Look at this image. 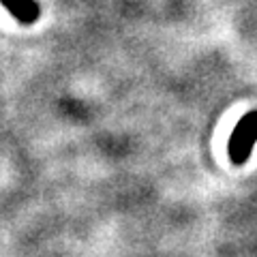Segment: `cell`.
I'll return each mask as SVG.
<instances>
[{
	"instance_id": "cell-1",
	"label": "cell",
	"mask_w": 257,
	"mask_h": 257,
	"mask_svg": "<svg viewBox=\"0 0 257 257\" xmlns=\"http://www.w3.org/2000/svg\"><path fill=\"white\" fill-rule=\"evenodd\" d=\"M257 144V109L246 111V114L238 120V124L231 131L229 138V159L234 165L246 163V159L251 157L253 146Z\"/></svg>"
},
{
	"instance_id": "cell-2",
	"label": "cell",
	"mask_w": 257,
	"mask_h": 257,
	"mask_svg": "<svg viewBox=\"0 0 257 257\" xmlns=\"http://www.w3.org/2000/svg\"><path fill=\"white\" fill-rule=\"evenodd\" d=\"M22 24H32L39 20V5L35 0H0Z\"/></svg>"
}]
</instances>
